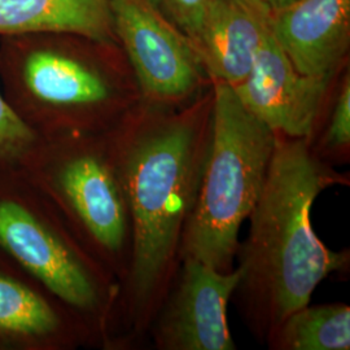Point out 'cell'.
Masks as SVG:
<instances>
[{"label":"cell","mask_w":350,"mask_h":350,"mask_svg":"<svg viewBox=\"0 0 350 350\" xmlns=\"http://www.w3.org/2000/svg\"><path fill=\"white\" fill-rule=\"evenodd\" d=\"M212 125L211 91L180 109L142 100L111 130L131 221V254L109 349H126L146 338L173 286L211 150Z\"/></svg>","instance_id":"obj_1"},{"label":"cell","mask_w":350,"mask_h":350,"mask_svg":"<svg viewBox=\"0 0 350 350\" xmlns=\"http://www.w3.org/2000/svg\"><path fill=\"white\" fill-rule=\"evenodd\" d=\"M275 134L262 192L250 213L248 237L239 244L240 315L265 341L289 314L310 304L325 278L349 265V252L325 247L312 226L315 199L332 186H349L322 161L305 138Z\"/></svg>","instance_id":"obj_2"},{"label":"cell","mask_w":350,"mask_h":350,"mask_svg":"<svg viewBox=\"0 0 350 350\" xmlns=\"http://www.w3.org/2000/svg\"><path fill=\"white\" fill-rule=\"evenodd\" d=\"M118 43L66 33L0 38V90L37 137L107 133L142 101Z\"/></svg>","instance_id":"obj_3"},{"label":"cell","mask_w":350,"mask_h":350,"mask_svg":"<svg viewBox=\"0 0 350 350\" xmlns=\"http://www.w3.org/2000/svg\"><path fill=\"white\" fill-rule=\"evenodd\" d=\"M14 163L121 286L130 263L131 221L111 131L36 135Z\"/></svg>","instance_id":"obj_4"},{"label":"cell","mask_w":350,"mask_h":350,"mask_svg":"<svg viewBox=\"0 0 350 350\" xmlns=\"http://www.w3.org/2000/svg\"><path fill=\"white\" fill-rule=\"evenodd\" d=\"M0 253L36 278L109 349L120 284L75 238L17 163L0 159Z\"/></svg>","instance_id":"obj_5"},{"label":"cell","mask_w":350,"mask_h":350,"mask_svg":"<svg viewBox=\"0 0 350 350\" xmlns=\"http://www.w3.org/2000/svg\"><path fill=\"white\" fill-rule=\"evenodd\" d=\"M211 82L212 142L182 239L180 262L192 258L230 271L238 254L240 227L262 192L275 134L241 104L230 85Z\"/></svg>","instance_id":"obj_6"},{"label":"cell","mask_w":350,"mask_h":350,"mask_svg":"<svg viewBox=\"0 0 350 350\" xmlns=\"http://www.w3.org/2000/svg\"><path fill=\"white\" fill-rule=\"evenodd\" d=\"M112 14L116 40L130 64L142 100L178 107L199 95L209 78L196 51L152 0H112Z\"/></svg>","instance_id":"obj_7"},{"label":"cell","mask_w":350,"mask_h":350,"mask_svg":"<svg viewBox=\"0 0 350 350\" xmlns=\"http://www.w3.org/2000/svg\"><path fill=\"white\" fill-rule=\"evenodd\" d=\"M240 280L235 266L218 271L198 260H183L163 306L150 325L159 350H234L227 308Z\"/></svg>","instance_id":"obj_8"},{"label":"cell","mask_w":350,"mask_h":350,"mask_svg":"<svg viewBox=\"0 0 350 350\" xmlns=\"http://www.w3.org/2000/svg\"><path fill=\"white\" fill-rule=\"evenodd\" d=\"M334 78L300 73L270 31L248 75L231 88L241 104L273 133L310 140Z\"/></svg>","instance_id":"obj_9"},{"label":"cell","mask_w":350,"mask_h":350,"mask_svg":"<svg viewBox=\"0 0 350 350\" xmlns=\"http://www.w3.org/2000/svg\"><path fill=\"white\" fill-rule=\"evenodd\" d=\"M99 348L86 322L0 253V350Z\"/></svg>","instance_id":"obj_10"},{"label":"cell","mask_w":350,"mask_h":350,"mask_svg":"<svg viewBox=\"0 0 350 350\" xmlns=\"http://www.w3.org/2000/svg\"><path fill=\"white\" fill-rule=\"evenodd\" d=\"M270 31L302 75L335 77L350 42V0H295L270 14Z\"/></svg>","instance_id":"obj_11"},{"label":"cell","mask_w":350,"mask_h":350,"mask_svg":"<svg viewBox=\"0 0 350 350\" xmlns=\"http://www.w3.org/2000/svg\"><path fill=\"white\" fill-rule=\"evenodd\" d=\"M270 34V13L250 0H212L189 39L211 81L239 85Z\"/></svg>","instance_id":"obj_12"},{"label":"cell","mask_w":350,"mask_h":350,"mask_svg":"<svg viewBox=\"0 0 350 350\" xmlns=\"http://www.w3.org/2000/svg\"><path fill=\"white\" fill-rule=\"evenodd\" d=\"M38 33L117 43L112 0H0V38Z\"/></svg>","instance_id":"obj_13"},{"label":"cell","mask_w":350,"mask_h":350,"mask_svg":"<svg viewBox=\"0 0 350 350\" xmlns=\"http://www.w3.org/2000/svg\"><path fill=\"white\" fill-rule=\"evenodd\" d=\"M266 345L273 350H349L350 308L342 302L308 304L289 314Z\"/></svg>","instance_id":"obj_14"},{"label":"cell","mask_w":350,"mask_h":350,"mask_svg":"<svg viewBox=\"0 0 350 350\" xmlns=\"http://www.w3.org/2000/svg\"><path fill=\"white\" fill-rule=\"evenodd\" d=\"M314 153L334 166L348 163L350 157V77L344 75L325 133L310 142Z\"/></svg>","instance_id":"obj_15"},{"label":"cell","mask_w":350,"mask_h":350,"mask_svg":"<svg viewBox=\"0 0 350 350\" xmlns=\"http://www.w3.org/2000/svg\"><path fill=\"white\" fill-rule=\"evenodd\" d=\"M34 137L13 113L0 90V159L16 161Z\"/></svg>","instance_id":"obj_16"},{"label":"cell","mask_w":350,"mask_h":350,"mask_svg":"<svg viewBox=\"0 0 350 350\" xmlns=\"http://www.w3.org/2000/svg\"><path fill=\"white\" fill-rule=\"evenodd\" d=\"M189 39L199 31L212 0H152Z\"/></svg>","instance_id":"obj_17"},{"label":"cell","mask_w":350,"mask_h":350,"mask_svg":"<svg viewBox=\"0 0 350 350\" xmlns=\"http://www.w3.org/2000/svg\"><path fill=\"white\" fill-rule=\"evenodd\" d=\"M250 1H253L257 5L262 7L263 10H266L267 12L271 14V13L275 12L278 10L284 8L286 5L291 4L295 0H250Z\"/></svg>","instance_id":"obj_18"}]
</instances>
